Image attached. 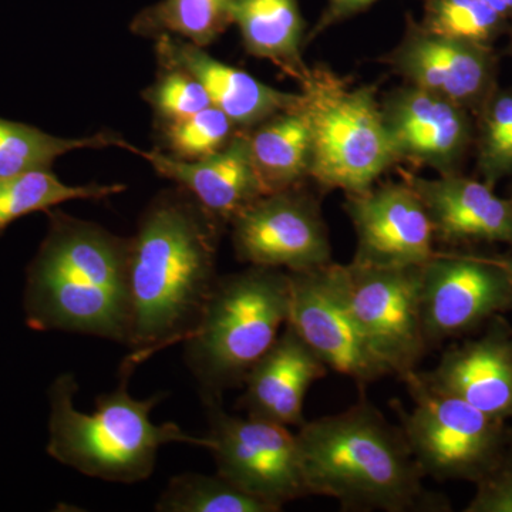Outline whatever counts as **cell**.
I'll use <instances>...</instances> for the list:
<instances>
[{"label": "cell", "mask_w": 512, "mask_h": 512, "mask_svg": "<svg viewBox=\"0 0 512 512\" xmlns=\"http://www.w3.org/2000/svg\"><path fill=\"white\" fill-rule=\"evenodd\" d=\"M235 127L224 111L210 106L187 119L160 124L161 143L170 156L200 160L227 146L237 133Z\"/></svg>", "instance_id": "cell-27"}, {"label": "cell", "mask_w": 512, "mask_h": 512, "mask_svg": "<svg viewBox=\"0 0 512 512\" xmlns=\"http://www.w3.org/2000/svg\"><path fill=\"white\" fill-rule=\"evenodd\" d=\"M156 55L161 69L181 70L197 79L212 106L224 111L237 127H254L301 101V94L281 92L259 82L244 70L208 55L204 47L180 37H157Z\"/></svg>", "instance_id": "cell-19"}, {"label": "cell", "mask_w": 512, "mask_h": 512, "mask_svg": "<svg viewBox=\"0 0 512 512\" xmlns=\"http://www.w3.org/2000/svg\"><path fill=\"white\" fill-rule=\"evenodd\" d=\"M504 18L483 0H430L427 32L485 45L503 26Z\"/></svg>", "instance_id": "cell-28"}, {"label": "cell", "mask_w": 512, "mask_h": 512, "mask_svg": "<svg viewBox=\"0 0 512 512\" xmlns=\"http://www.w3.org/2000/svg\"><path fill=\"white\" fill-rule=\"evenodd\" d=\"M402 382L412 397V409L397 400L392 407L423 476L476 484L507 447L512 436L508 421L434 389L420 370Z\"/></svg>", "instance_id": "cell-7"}, {"label": "cell", "mask_w": 512, "mask_h": 512, "mask_svg": "<svg viewBox=\"0 0 512 512\" xmlns=\"http://www.w3.org/2000/svg\"><path fill=\"white\" fill-rule=\"evenodd\" d=\"M393 66L412 86L464 107L480 103L490 90L493 59L487 47L413 29L392 56Z\"/></svg>", "instance_id": "cell-18"}, {"label": "cell", "mask_w": 512, "mask_h": 512, "mask_svg": "<svg viewBox=\"0 0 512 512\" xmlns=\"http://www.w3.org/2000/svg\"><path fill=\"white\" fill-rule=\"evenodd\" d=\"M478 170L490 187L512 174V90L494 94L485 103Z\"/></svg>", "instance_id": "cell-29"}, {"label": "cell", "mask_w": 512, "mask_h": 512, "mask_svg": "<svg viewBox=\"0 0 512 512\" xmlns=\"http://www.w3.org/2000/svg\"><path fill=\"white\" fill-rule=\"evenodd\" d=\"M234 23L247 52L275 63L301 82L309 67L303 63V19L298 0H235Z\"/></svg>", "instance_id": "cell-22"}, {"label": "cell", "mask_w": 512, "mask_h": 512, "mask_svg": "<svg viewBox=\"0 0 512 512\" xmlns=\"http://www.w3.org/2000/svg\"><path fill=\"white\" fill-rule=\"evenodd\" d=\"M380 106L397 161L453 174L470 141L464 107L412 84L390 93Z\"/></svg>", "instance_id": "cell-14"}, {"label": "cell", "mask_w": 512, "mask_h": 512, "mask_svg": "<svg viewBox=\"0 0 512 512\" xmlns=\"http://www.w3.org/2000/svg\"><path fill=\"white\" fill-rule=\"evenodd\" d=\"M309 495L338 501L346 511H450L424 477L402 427L366 399L345 412L305 421L296 433Z\"/></svg>", "instance_id": "cell-3"}, {"label": "cell", "mask_w": 512, "mask_h": 512, "mask_svg": "<svg viewBox=\"0 0 512 512\" xmlns=\"http://www.w3.org/2000/svg\"><path fill=\"white\" fill-rule=\"evenodd\" d=\"M235 0H161L134 16V35L174 36L207 47L234 23Z\"/></svg>", "instance_id": "cell-24"}, {"label": "cell", "mask_w": 512, "mask_h": 512, "mask_svg": "<svg viewBox=\"0 0 512 512\" xmlns=\"http://www.w3.org/2000/svg\"><path fill=\"white\" fill-rule=\"evenodd\" d=\"M28 266L23 308L30 329L97 336L128 345L130 238L52 208Z\"/></svg>", "instance_id": "cell-2"}, {"label": "cell", "mask_w": 512, "mask_h": 512, "mask_svg": "<svg viewBox=\"0 0 512 512\" xmlns=\"http://www.w3.org/2000/svg\"><path fill=\"white\" fill-rule=\"evenodd\" d=\"M345 266L357 322L392 375L403 380L429 352L420 311L421 266Z\"/></svg>", "instance_id": "cell-11"}, {"label": "cell", "mask_w": 512, "mask_h": 512, "mask_svg": "<svg viewBox=\"0 0 512 512\" xmlns=\"http://www.w3.org/2000/svg\"><path fill=\"white\" fill-rule=\"evenodd\" d=\"M510 309L512 286L500 256L437 252L421 265L420 311L429 349Z\"/></svg>", "instance_id": "cell-10"}, {"label": "cell", "mask_w": 512, "mask_h": 512, "mask_svg": "<svg viewBox=\"0 0 512 512\" xmlns=\"http://www.w3.org/2000/svg\"><path fill=\"white\" fill-rule=\"evenodd\" d=\"M127 151L144 158L160 177L190 192L225 225L265 195L252 165L247 131H238L222 150L194 161L160 150H140L131 144Z\"/></svg>", "instance_id": "cell-17"}, {"label": "cell", "mask_w": 512, "mask_h": 512, "mask_svg": "<svg viewBox=\"0 0 512 512\" xmlns=\"http://www.w3.org/2000/svg\"><path fill=\"white\" fill-rule=\"evenodd\" d=\"M291 284L288 325L325 362L360 387L392 375L357 322L350 303L346 266L288 272Z\"/></svg>", "instance_id": "cell-9"}, {"label": "cell", "mask_w": 512, "mask_h": 512, "mask_svg": "<svg viewBox=\"0 0 512 512\" xmlns=\"http://www.w3.org/2000/svg\"><path fill=\"white\" fill-rule=\"evenodd\" d=\"M143 96L160 124L187 119L212 106L202 84L181 70L161 69Z\"/></svg>", "instance_id": "cell-30"}, {"label": "cell", "mask_w": 512, "mask_h": 512, "mask_svg": "<svg viewBox=\"0 0 512 512\" xmlns=\"http://www.w3.org/2000/svg\"><path fill=\"white\" fill-rule=\"evenodd\" d=\"M376 0H329L328 9L323 13V18L318 23L319 30L328 28L339 20L348 18L350 15L360 12V10L366 9L367 6L375 3Z\"/></svg>", "instance_id": "cell-32"}, {"label": "cell", "mask_w": 512, "mask_h": 512, "mask_svg": "<svg viewBox=\"0 0 512 512\" xmlns=\"http://www.w3.org/2000/svg\"><path fill=\"white\" fill-rule=\"evenodd\" d=\"M299 84L311 130L309 177L348 195L372 188L397 161L375 94L319 66L308 69Z\"/></svg>", "instance_id": "cell-6"}, {"label": "cell", "mask_w": 512, "mask_h": 512, "mask_svg": "<svg viewBox=\"0 0 512 512\" xmlns=\"http://www.w3.org/2000/svg\"><path fill=\"white\" fill-rule=\"evenodd\" d=\"M222 224L190 192H161L130 238L131 332L120 370L134 373L197 328L217 284Z\"/></svg>", "instance_id": "cell-1"}, {"label": "cell", "mask_w": 512, "mask_h": 512, "mask_svg": "<svg viewBox=\"0 0 512 512\" xmlns=\"http://www.w3.org/2000/svg\"><path fill=\"white\" fill-rule=\"evenodd\" d=\"M158 512H279L261 498L220 476L187 473L171 478Z\"/></svg>", "instance_id": "cell-26"}, {"label": "cell", "mask_w": 512, "mask_h": 512, "mask_svg": "<svg viewBox=\"0 0 512 512\" xmlns=\"http://www.w3.org/2000/svg\"><path fill=\"white\" fill-rule=\"evenodd\" d=\"M291 284L282 269L249 265L217 279L197 328L185 340V362L202 396L244 386L289 319Z\"/></svg>", "instance_id": "cell-5"}, {"label": "cell", "mask_w": 512, "mask_h": 512, "mask_svg": "<svg viewBox=\"0 0 512 512\" xmlns=\"http://www.w3.org/2000/svg\"><path fill=\"white\" fill-rule=\"evenodd\" d=\"M127 143L114 131H100L89 137L62 138L40 128L0 117V177L52 171L57 158L84 148L119 147L127 151Z\"/></svg>", "instance_id": "cell-23"}, {"label": "cell", "mask_w": 512, "mask_h": 512, "mask_svg": "<svg viewBox=\"0 0 512 512\" xmlns=\"http://www.w3.org/2000/svg\"><path fill=\"white\" fill-rule=\"evenodd\" d=\"M508 200H510V202H511V204H512V190H511L510 198H508Z\"/></svg>", "instance_id": "cell-35"}, {"label": "cell", "mask_w": 512, "mask_h": 512, "mask_svg": "<svg viewBox=\"0 0 512 512\" xmlns=\"http://www.w3.org/2000/svg\"><path fill=\"white\" fill-rule=\"evenodd\" d=\"M346 212L356 231L352 262L380 268L421 266L437 254L433 225L409 184H384L348 195Z\"/></svg>", "instance_id": "cell-13"}, {"label": "cell", "mask_w": 512, "mask_h": 512, "mask_svg": "<svg viewBox=\"0 0 512 512\" xmlns=\"http://www.w3.org/2000/svg\"><path fill=\"white\" fill-rule=\"evenodd\" d=\"M407 184L426 207L434 238L443 244H507L512 247V204L484 181L441 174L412 177Z\"/></svg>", "instance_id": "cell-16"}, {"label": "cell", "mask_w": 512, "mask_h": 512, "mask_svg": "<svg viewBox=\"0 0 512 512\" xmlns=\"http://www.w3.org/2000/svg\"><path fill=\"white\" fill-rule=\"evenodd\" d=\"M229 225L237 258L245 264L302 272L332 262L318 204L296 188L262 195Z\"/></svg>", "instance_id": "cell-12"}, {"label": "cell", "mask_w": 512, "mask_h": 512, "mask_svg": "<svg viewBox=\"0 0 512 512\" xmlns=\"http://www.w3.org/2000/svg\"><path fill=\"white\" fill-rule=\"evenodd\" d=\"M483 2L504 19L512 16V0H483Z\"/></svg>", "instance_id": "cell-33"}, {"label": "cell", "mask_w": 512, "mask_h": 512, "mask_svg": "<svg viewBox=\"0 0 512 512\" xmlns=\"http://www.w3.org/2000/svg\"><path fill=\"white\" fill-rule=\"evenodd\" d=\"M501 262H503V265L505 266V269H507L508 276H510L511 286H512V254L500 256Z\"/></svg>", "instance_id": "cell-34"}, {"label": "cell", "mask_w": 512, "mask_h": 512, "mask_svg": "<svg viewBox=\"0 0 512 512\" xmlns=\"http://www.w3.org/2000/svg\"><path fill=\"white\" fill-rule=\"evenodd\" d=\"M466 512H512V436L500 458L476 483Z\"/></svg>", "instance_id": "cell-31"}, {"label": "cell", "mask_w": 512, "mask_h": 512, "mask_svg": "<svg viewBox=\"0 0 512 512\" xmlns=\"http://www.w3.org/2000/svg\"><path fill=\"white\" fill-rule=\"evenodd\" d=\"M210 421V451L218 474L276 510L309 497L296 434L255 417L232 416L222 397L202 396Z\"/></svg>", "instance_id": "cell-8"}, {"label": "cell", "mask_w": 512, "mask_h": 512, "mask_svg": "<svg viewBox=\"0 0 512 512\" xmlns=\"http://www.w3.org/2000/svg\"><path fill=\"white\" fill-rule=\"evenodd\" d=\"M124 190L123 184L67 185L52 171L0 177V237L26 215L47 212L67 201L103 200Z\"/></svg>", "instance_id": "cell-25"}, {"label": "cell", "mask_w": 512, "mask_h": 512, "mask_svg": "<svg viewBox=\"0 0 512 512\" xmlns=\"http://www.w3.org/2000/svg\"><path fill=\"white\" fill-rule=\"evenodd\" d=\"M420 375L488 416L512 420V326L494 316L478 338L450 346L433 370Z\"/></svg>", "instance_id": "cell-15"}, {"label": "cell", "mask_w": 512, "mask_h": 512, "mask_svg": "<svg viewBox=\"0 0 512 512\" xmlns=\"http://www.w3.org/2000/svg\"><path fill=\"white\" fill-rule=\"evenodd\" d=\"M131 375L120 370L119 386L97 397L94 413H83L74 407L79 384L73 373L57 377L49 392L47 454L84 476L136 484L153 474L158 450L165 444H194L210 450L208 437L190 436L174 423H153L151 410L161 402L163 394L147 400L134 399L128 393Z\"/></svg>", "instance_id": "cell-4"}, {"label": "cell", "mask_w": 512, "mask_h": 512, "mask_svg": "<svg viewBox=\"0 0 512 512\" xmlns=\"http://www.w3.org/2000/svg\"><path fill=\"white\" fill-rule=\"evenodd\" d=\"M251 128L249 154L265 195L296 188L309 177L311 130L301 101Z\"/></svg>", "instance_id": "cell-21"}, {"label": "cell", "mask_w": 512, "mask_h": 512, "mask_svg": "<svg viewBox=\"0 0 512 512\" xmlns=\"http://www.w3.org/2000/svg\"><path fill=\"white\" fill-rule=\"evenodd\" d=\"M328 372L315 350L286 323L271 349L245 377L241 406L247 416L299 429L306 421V394Z\"/></svg>", "instance_id": "cell-20"}]
</instances>
